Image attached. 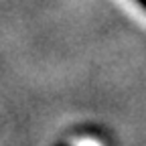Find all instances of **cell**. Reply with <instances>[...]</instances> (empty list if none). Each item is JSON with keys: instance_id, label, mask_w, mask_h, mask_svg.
<instances>
[{"instance_id": "obj_1", "label": "cell", "mask_w": 146, "mask_h": 146, "mask_svg": "<svg viewBox=\"0 0 146 146\" xmlns=\"http://www.w3.org/2000/svg\"><path fill=\"white\" fill-rule=\"evenodd\" d=\"M138 2H140V4H142V6L146 8V0H138Z\"/></svg>"}]
</instances>
